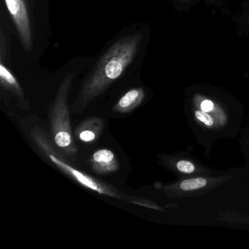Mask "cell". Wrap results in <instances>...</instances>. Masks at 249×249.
<instances>
[{
    "label": "cell",
    "instance_id": "cell-1",
    "mask_svg": "<svg viewBox=\"0 0 249 249\" xmlns=\"http://www.w3.org/2000/svg\"><path fill=\"white\" fill-rule=\"evenodd\" d=\"M141 33L129 35L116 42L100 58L95 68L81 87L72 106L74 113H81L123 75L132 63L142 42Z\"/></svg>",
    "mask_w": 249,
    "mask_h": 249
},
{
    "label": "cell",
    "instance_id": "cell-2",
    "mask_svg": "<svg viewBox=\"0 0 249 249\" xmlns=\"http://www.w3.org/2000/svg\"><path fill=\"white\" fill-rule=\"evenodd\" d=\"M32 141L36 144L39 151L52 164H54L62 173L69 176L71 178L87 189H91L93 192L100 195H106L110 197L120 199L129 203L141 205L145 208L157 211H164L165 209L153 201L136 196L126 195L124 192L116 189L111 185L100 181L84 172L71 165V163L64 157L63 154L58 151L52 143L47 132L40 126H35L30 130Z\"/></svg>",
    "mask_w": 249,
    "mask_h": 249
},
{
    "label": "cell",
    "instance_id": "cell-3",
    "mask_svg": "<svg viewBox=\"0 0 249 249\" xmlns=\"http://www.w3.org/2000/svg\"><path fill=\"white\" fill-rule=\"evenodd\" d=\"M74 75L69 73L65 76L58 89L56 98L50 110V124L52 135L55 145L68 156L76 155L78 148L75 145L71 130L68 95Z\"/></svg>",
    "mask_w": 249,
    "mask_h": 249
},
{
    "label": "cell",
    "instance_id": "cell-4",
    "mask_svg": "<svg viewBox=\"0 0 249 249\" xmlns=\"http://www.w3.org/2000/svg\"><path fill=\"white\" fill-rule=\"evenodd\" d=\"M231 178V176H200L183 178L175 183H157L156 188L160 189L170 198L195 197L205 195Z\"/></svg>",
    "mask_w": 249,
    "mask_h": 249
},
{
    "label": "cell",
    "instance_id": "cell-5",
    "mask_svg": "<svg viewBox=\"0 0 249 249\" xmlns=\"http://www.w3.org/2000/svg\"><path fill=\"white\" fill-rule=\"evenodd\" d=\"M8 11L15 23L17 31L27 52L33 49L31 27L30 17L24 0H5Z\"/></svg>",
    "mask_w": 249,
    "mask_h": 249
},
{
    "label": "cell",
    "instance_id": "cell-6",
    "mask_svg": "<svg viewBox=\"0 0 249 249\" xmlns=\"http://www.w3.org/2000/svg\"><path fill=\"white\" fill-rule=\"evenodd\" d=\"M160 160L170 171L183 178L208 176L211 170L205 166L182 155H161Z\"/></svg>",
    "mask_w": 249,
    "mask_h": 249
},
{
    "label": "cell",
    "instance_id": "cell-7",
    "mask_svg": "<svg viewBox=\"0 0 249 249\" xmlns=\"http://www.w3.org/2000/svg\"><path fill=\"white\" fill-rule=\"evenodd\" d=\"M89 163L93 171L99 175L113 174L120 167L114 153L107 148L96 151L90 157Z\"/></svg>",
    "mask_w": 249,
    "mask_h": 249
},
{
    "label": "cell",
    "instance_id": "cell-8",
    "mask_svg": "<svg viewBox=\"0 0 249 249\" xmlns=\"http://www.w3.org/2000/svg\"><path fill=\"white\" fill-rule=\"evenodd\" d=\"M104 126L103 119L97 117L89 118L78 125L75 129V135L79 141L86 143H91L99 139Z\"/></svg>",
    "mask_w": 249,
    "mask_h": 249
},
{
    "label": "cell",
    "instance_id": "cell-9",
    "mask_svg": "<svg viewBox=\"0 0 249 249\" xmlns=\"http://www.w3.org/2000/svg\"><path fill=\"white\" fill-rule=\"evenodd\" d=\"M145 98V91L142 88H134L125 93L113 106L116 113L124 114L136 109Z\"/></svg>",
    "mask_w": 249,
    "mask_h": 249
},
{
    "label": "cell",
    "instance_id": "cell-10",
    "mask_svg": "<svg viewBox=\"0 0 249 249\" xmlns=\"http://www.w3.org/2000/svg\"><path fill=\"white\" fill-rule=\"evenodd\" d=\"M194 106L215 118L221 128H224L228 122V116L225 110L213 100L203 97L194 99Z\"/></svg>",
    "mask_w": 249,
    "mask_h": 249
},
{
    "label": "cell",
    "instance_id": "cell-11",
    "mask_svg": "<svg viewBox=\"0 0 249 249\" xmlns=\"http://www.w3.org/2000/svg\"><path fill=\"white\" fill-rule=\"evenodd\" d=\"M0 80L2 87L5 89L11 91L19 98H24V91L21 89L17 78L2 62L0 63Z\"/></svg>",
    "mask_w": 249,
    "mask_h": 249
},
{
    "label": "cell",
    "instance_id": "cell-12",
    "mask_svg": "<svg viewBox=\"0 0 249 249\" xmlns=\"http://www.w3.org/2000/svg\"><path fill=\"white\" fill-rule=\"evenodd\" d=\"M193 114L195 120L200 126L209 129H221L216 119L208 113H205L196 107H194Z\"/></svg>",
    "mask_w": 249,
    "mask_h": 249
},
{
    "label": "cell",
    "instance_id": "cell-13",
    "mask_svg": "<svg viewBox=\"0 0 249 249\" xmlns=\"http://www.w3.org/2000/svg\"><path fill=\"white\" fill-rule=\"evenodd\" d=\"M248 143H249V141H248Z\"/></svg>",
    "mask_w": 249,
    "mask_h": 249
}]
</instances>
